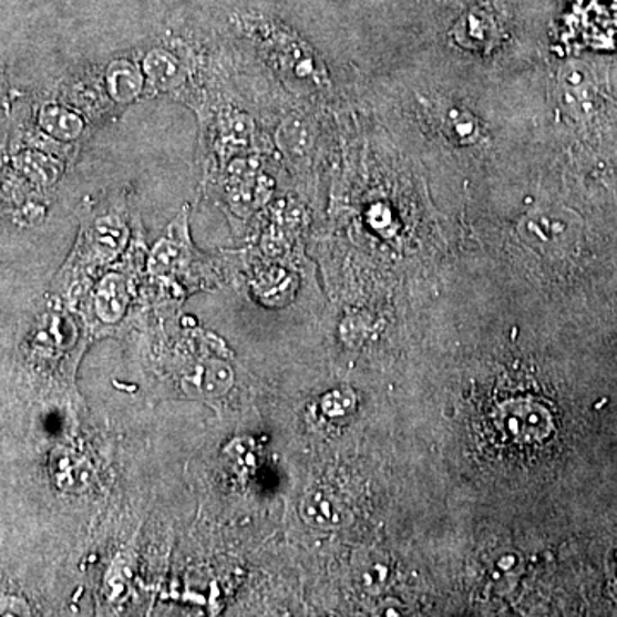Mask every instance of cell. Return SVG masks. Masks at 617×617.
<instances>
[{"label":"cell","instance_id":"cell-1","mask_svg":"<svg viewBox=\"0 0 617 617\" xmlns=\"http://www.w3.org/2000/svg\"><path fill=\"white\" fill-rule=\"evenodd\" d=\"M494 425L504 440L516 444H538L549 440L554 419L544 403L532 398H515L501 403L494 412Z\"/></svg>","mask_w":617,"mask_h":617},{"label":"cell","instance_id":"cell-2","mask_svg":"<svg viewBox=\"0 0 617 617\" xmlns=\"http://www.w3.org/2000/svg\"><path fill=\"white\" fill-rule=\"evenodd\" d=\"M520 239L538 253H556L566 249L576 237V224L572 216L556 209H535L523 216L518 225Z\"/></svg>","mask_w":617,"mask_h":617},{"label":"cell","instance_id":"cell-3","mask_svg":"<svg viewBox=\"0 0 617 617\" xmlns=\"http://www.w3.org/2000/svg\"><path fill=\"white\" fill-rule=\"evenodd\" d=\"M300 516L318 531H338L350 522L347 504L326 489H316L300 500Z\"/></svg>","mask_w":617,"mask_h":617},{"label":"cell","instance_id":"cell-4","mask_svg":"<svg viewBox=\"0 0 617 617\" xmlns=\"http://www.w3.org/2000/svg\"><path fill=\"white\" fill-rule=\"evenodd\" d=\"M429 114L438 125V130L451 143L466 146V144H475L482 140L481 122L462 106L451 105V103H434L429 106Z\"/></svg>","mask_w":617,"mask_h":617},{"label":"cell","instance_id":"cell-5","mask_svg":"<svg viewBox=\"0 0 617 617\" xmlns=\"http://www.w3.org/2000/svg\"><path fill=\"white\" fill-rule=\"evenodd\" d=\"M143 74L156 93H175L186 83V69L177 55L165 49H153L146 53Z\"/></svg>","mask_w":617,"mask_h":617},{"label":"cell","instance_id":"cell-6","mask_svg":"<svg viewBox=\"0 0 617 617\" xmlns=\"http://www.w3.org/2000/svg\"><path fill=\"white\" fill-rule=\"evenodd\" d=\"M105 86L109 96L119 105L136 102L146 86L143 69L127 59H115L106 68Z\"/></svg>","mask_w":617,"mask_h":617},{"label":"cell","instance_id":"cell-7","mask_svg":"<svg viewBox=\"0 0 617 617\" xmlns=\"http://www.w3.org/2000/svg\"><path fill=\"white\" fill-rule=\"evenodd\" d=\"M500 39L496 20L484 11L469 12L455 27V40L465 49L489 52L500 43Z\"/></svg>","mask_w":617,"mask_h":617},{"label":"cell","instance_id":"cell-8","mask_svg":"<svg viewBox=\"0 0 617 617\" xmlns=\"http://www.w3.org/2000/svg\"><path fill=\"white\" fill-rule=\"evenodd\" d=\"M232 387H234V371L218 360H209L206 364L197 366L183 381V388L191 397H222Z\"/></svg>","mask_w":617,"mask_h":617},{"label":"cell","instance_id":"cell-9","mask_svg":"<svg viewBox=\"0 0 617 617\" xmlns=\"http://www.w3.org/2000/svg\"><path fill=\"white\" fill-rule=\"evenodd\" d=\"M130 300V285L122 275H105L96 285L95 311L100 321L106 325H114L124 318Z\"/></svg>","mask_w":617,"mask_h":617},{"label":"cell","instance_id":"cell-10","mask_svg":"<svg viewBox=\"0 0 617 617\" xmlns=\"http://www.w3.org/2000/svg\"><path fill=\"white\" fill-rule=\"evenodd\" d=\"M39 125L47 136L61 143L80 140L86 130L84 119L71 106L61 103H45L39 114Z\"/></svg>","mask_w":617,"mask_h":617},{"label":"cell","instance_id":"cell-11","mask_svg":"<svg viewBox=\"0 0 617 617\" xmlns=\"http://www.w3.org/2000/svg\"><path fill=\"white\" fill-rule=\"evenodd\" d=\"M53 477L59 489L68 493H84L93 484V466L72 451H61L53 459Z\"/></svg>","mask_w":617,"mask_h":617},{"label":"cell","instance_id":"cell-12","mask_svg":"<svg viewBox=\"0 0 617 617\" xmlns=\"http://www.w3.org/2000/svg\"><path fill=\"white\" fill-rule=\"evenodd\" d=\"M90 240H92V249L96 258L109 261L124 249L127 228H125L124 222L119 220L115 216H103L93 224Z\"/></svg>","mask_w":617,"mask_h":617},{"label":"cell","instance_id":"cell-13","mask_svg":"<svg viewBox=\"0 0 617 617\" xmlns=\"http://www.w3.org/2000/svg\"><path fill=\"white\" fill-rule=\"evenodd\" d=\"M184 261V249L177 240L162 239L150 254L148 269L155 277H171Z\"/></svg>","mask_w":617,"mask_h":617},{"label":"cell","instance_id":"cell-14","mask_svg":"<svg viewBox=\"0 0 617 617\" xmlns=\"http://www.w3.org/2000/svg\"><path fill=\"white\" fill-rule=\"evenodd\" d=\"M390 566L378 557H366L356 568V582L366 594H379L387 587Z\"/></svg>","mask_w":617,"mask_h":617},{"label":"cell","instance_id":"cell-15","mask_svg":"<svg viewBox=\"0 0 617 617\" xmlns=\"http://www.w3.org/2000/svg\"><path fill=\"white\" fill-rule=\"evenodd\" d=\"M353 409H356V398L347 391H333V393L326 394L322 400V410L326 415L345 417L347 413L353 412Z\"/></svg>","mask_w":617,"mask_h":617},{"label":"cell","instance_id":"cell-16","mask_svg":"<svg viewBox=\"0 0 617 617\" xmlns=\"http://www.w3.org/2000/svg\"><path fill=\"white\" fill-rule=\"evenodd\" d=\"M609 573L613 576L614 582L617 584V549L610 553L609 556Z\"/></svg>","mask_w":617,"mask_h":617}]
</instances>
